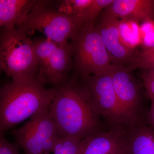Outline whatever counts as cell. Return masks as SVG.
<instances>
[{"mask_svg":"<svg viewBox=\"0 0 154 154\" xmlns=\"http://www.w3.org/2000/svg\"><path fill=\"white\" fill-rule=\"evenodd\" d=\"M55 95L48 107L60 138L73 136L81 140L102 130L101 116L84 83L67 79L54 87Z\"/></svg>","mask_w":154,"mask_h":154,"instance_id":"1","label":"cell"},{"mask_svg":"<svg viewBox=\"0 0 154 154\" xmlns=\"http://www.w3.org/2000/svg\"><path fill=\"white\" fill-rule=\"evenodd\" d=\"M54 95L36 76L12 79L0 90V134L48 108Z\"/></svg>","mask_w":154,"mask_h":154,"instance_id":"2","label":"cell"},{"mask_svg":"<svg viewBox=\"0 0 154 154\" xmlns=\"http://www.w3.org/2000/svg\"><path fill=\"white\" fill-rule=\"evenodd\" d=\"M0 67L12 79L36 76L38 63L33 40L28 32L16 28H1Z\"/></svg>","mask_w":154,"mask_h":154,"instance_id":"3","label":"cell"},{"mask_svg":"<svg viewBox=\"0 0 154 154\" xmlns=\"http://www.w3.org/2000/svg\"><path fill=\"white\" fill-rule=\"evenodd\" d=\"M71 39L74 46L73 64L82 79L110 69L112 62L94 24L82 25Z\"/></svg>","mask_w":154,"mask_h":154,"instance_id":"4","label":"cell"},{"mask_svg":"<svg viewBox=\"0 0 154 154\" xmlns=\"http://www.w3.org/2000/svg\"><path fill=\"white\" fill-rule=\"evenodd\" d=\"M53 1H43L26 17L17 28L28 32L37 30L46 38L56 43H67L82 25L77 17L50 7Z\"/></svg>","mask_w":154,"mask_h":154,"instance_id":"5","label":"cell"},{"mask_svg":"<svg viewBox=\"0 0 154 154\" xmlns=\"http://www.w3.org/2000/svg\"><path fill=\"white\" fill-rule=\"evenodd\" d=\"M33 42L38 63L36 77L38 81L54 88L65 82L72 64V43L60 44L40 37L33 39Z\"/></svg>","mask_w":154,"mask_h":154,"instance_id":"6","label":"cell"},{"mask_svg":"<svg viewBox=\"0 0 154 154\" xmlns=\"http://www.w3.org/2000/svg\"><path fill=\"white\" fill-rule=\"evenodd\" d=\"M12 134L25 154H49L59 138L48 108L35 113L23 126L13 130Z\"/></svg>","mask_w":154,"mask_h":154,"instance_id":"7","label":"cell"},{"mask_svg":"<svg viewBox=\"0 0 154 154\" xmlns=\"http://www.w3.org/2000/svg\"><path fill=\"white\" fill-rule=\"evenodd\" d=\"M110 68L101 74L82 79V82L99 115L109 128L128 127V122L113 88Z\"/></svg>","mask_w":154,"mask_h":154,"instance_id":"8","label":"cell"},{"mask_svg":"<svg viewBox=\"0 0 154 154\" xmlns=\"http://www.w3.org/2000/svg\"><path fill=\"white\" fill-rule=\"evenodd\" d=\"M113 88L129 127L146 118L142 98L135 81L123 65L113 64L110 68Z\"/></svg>","mask_w":154,"mask_h":154,"instance_id":"9","label":"cell"},{"mask_svg":"<svg viewBox=\"0 0 154 154\" xmlns=\"http://www.w3.org/2000/svg\"><path fill=\"white\" fill-rule=\"evenodd\" d=\"M119 20L103 11L94 25L102 37L112 64L124 65L134 54V50L127 47L122 41L119 29Z\"/></svg>","mask_w":154,"mask_h":154,"instance_id":"10","label":"cell"},{"mask_svg":"<svg viewBox=\"0 0 154 154\" xmlns=\"http://www.w3.org/2000/svg\"><path fill=\"white\" fill-rule=\"evenodd\" d=\"M126 129L109 128L83 139L81 154H125Z\"/></svg>","mask_w":154,"mask_h":154,"instance_id":"11","label":"cell"},{"mask_svg":"<svg viewBox=\"0 0 154 154\" xmlns=\"http://www.w3.org/2000/svg\"><path fill=\"white\" fill-rule=\"evenodd\" d=\"M103 11L118 19L141 24L146 20H154V0H114Z\"/></svg>","mask_w":154,"mask_h":154,"instance_id":"12","label":"cell"},{"mask_svg":"<svg viewBox=\"0 0 154 154\" xmlns=\"http://www.w3.org/2000/svg\"><path fill=\"white\" fill-rule=\"evenodd\" d=\"M40 0H1L0 25L6 30L17 29L36 6Z\"/></svg>","mask_w":154,"mask_h":154,"instance_id":"13","label":"cell"},{"mask_svg":"<svg viewBox=\"0 0 154 154\" xmlns=\"http://www.w3.org/2000/svg\"><path fill=\"white\" fill-rule=\"evenodd\" d=\"M125 154H154V128L146 118L126 128Z\"/></svg>","mask_w":154,"mask_h":154,"instance_id":"14","label":"cell"},{"mask_svg":"<svg viewBox=\"0 0 154 154\" xmlns=\"http://www.w3.org/2000/svg\"><path fill=\"white\" fill-rule=\"evenodd\" d=\"M119 29L122 41L127 47L134 51L141 45L140 23L129 19H119Z\"/></svg>","mask_w":154,"mask_h":154,"instance_id":"15","label":"cell"},{"mask_svg":"<svg viewBox=\"0 0 154 154\" xmlns=\"http://www.w3.org/2000/svg\"><path fill=\"white\" fill-rule=\"evenodd\" d=\"M125 66L129 72L135 69L154 68V48L134 54Z\"/></svg>","mask_w":154,"mask_h":154,"instance_id":"16","label":"cell"},{"mask_svg":"<svg viewBox=\"0 0 154 154\" xmlns=\"http://www.w3.org/2000/svg\"><path fill=\"white\" fill-rule=\"evenodd\" d=\"M59 2L57 10L77 17L82 22L83 16L93 0H63Z\"/></svg>","mask_w":154,"mask_h":154,"instance_id":"17","label":"cell"},{"mask_svg":"<svg viewBox=\"0 0 154 154\" xmlns=\"http://www.w3.org/2000/svg\"><path fill=\"white\" fill-rule=\"evenodd\" d=\"M82 140L73 136L59 137L52 152L53 154H81Z\"/></svg>","mask_w":154,"mask_h":154,"instance_id":"18","label":"cell"},{"mask_svg":"<svg viewBox=\"0 0 154 154\" xmlns=\"http://www.w3.org/2000/svg\"><path fill=\"white\" fill-rule=\"evenodd\" d=\"M113 1L114 0H93L82 19L83 25L94 24L103 10L107 8Z\"/></svg>","mask_w":154,"mask_h":154,"instance_id":"19","label":"cell"},{"mask_svg":"<svg viewBox=\"0 0 154 154\" xmlns=\"http://www.w3.org/2000/svg\"><path fill=\"white\" fill-rule=\"evenodd\" d=\"M141 44L143 50L154 48V20L149 19L140 24Z\"/></svg>","mask_w":154,"mask_h":154,"instance_id":"20","label":"cell"},{"mask_svg":"<svg viewBox=\"0 0 154 154\" xmlns=\"http://www.w3.org/2000/svg\"><path fill=\"white\" fill-rule=\"evenodd\" d=\"M142 79L147 94L151 99L154 96V68L145 71Z\"/></svg>","mask_w":154,"mask_h":154,"instance_id":"21","label":"cell"},{"mask_svg":"<svg viewBox=\"0 0 154 154\" xmlns=\"http://www.w3.org/2000/svg\"><path fill=\"white\" fill-rule=\"evenodd\" d=\"M0 154H20L17 146L7 140L2 134H0Z\"/></svg>","mask_w":154,"mask_h":154,"instance_id":"22","label":"cell"},{"mask_svg":"<svg viewBox=\"0 0 154 154\" xmlns=\"http://www.w3.org/2000/svg\"><path fill=\"white\" fill-rule=\"evenodd\" d=\"M150 99L151 101V105L146 116V119L148 123L154 128V96Z\"/></svg>","mask_w":154,"mask_h":154,"instance_id":"23","label":"cell"}]
</instances>
